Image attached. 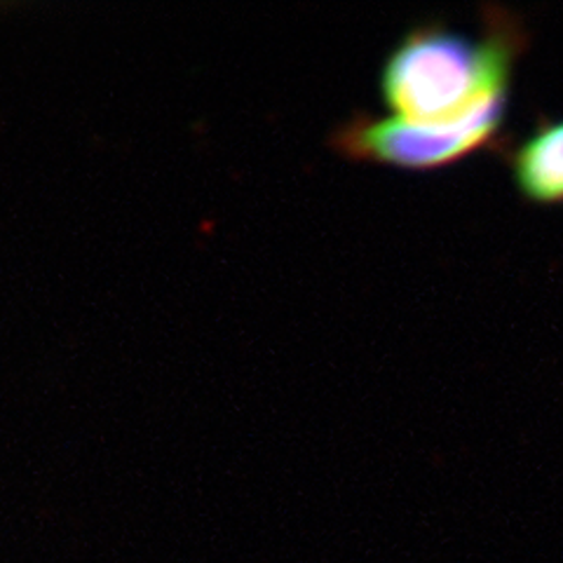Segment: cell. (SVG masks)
Masks as SVG:
<instances>
[{"instance_id":"cell-1","label":"cell","mask_w":563,"mask_h":563,"mask_svg":"<svg viewBox=\"0 0 563 563\" xmlns=\"http://www.w3.org/2000/svg\"><path fill=\"white\" fill-rule=\"evenodd\" d=\"M528 31L517 12L484 5L479 38L442 22L411 26L380 66V97L395 118L442 125L509 99Z\"/></svg>"},{"instance_id":"cell-2","label":"cell","mask_w":563,"mask_h":563,"mask_svg":"<svg viewBox=\"0 0 563 563\" xmlns=\"http://www.w3.org/2000/svg\"><path fill=\"white\" fill-rule=\"evenodd\" d=\"M507 103L509 99L493 101L461 122L442 125L357 111L331 132V148L355 163L437 172L484 148L503 146Z\"/></svg>"},{"instance_id":"cell-3","label":"cell","mask_w":563,"mask_h":563,"mask_svg":"<svg viewBox=\"0 0 563 563\" xmlns=\"http://www.w3.org/2000/svg\"><path fill=\"white\" fill-rule=\"evenodd\" d=\"M519 196L533 205H563V118H542L521 144L507 148Z\"/></svg>"}]
</instances>
